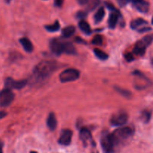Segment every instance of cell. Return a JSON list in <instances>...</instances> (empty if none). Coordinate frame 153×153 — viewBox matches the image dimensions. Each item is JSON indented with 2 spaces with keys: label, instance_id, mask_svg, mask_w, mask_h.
I'll return each instance as SVG.
<instances>
[{
  "label": "cell",
  "instance_id": "1",
  "mask_svg": "<svg viewBox=\"0 0 153 153\" xmlns=\"http://www.w3.org/2000/svg\"><path fill=\"white\" fill-rule=\"evenodd\" d=\"M58 67V64L53 61H43L34 69V76L38 80H43L49 77Z\"/></svg>",
  "mask_w": 153,
  "mask_h": 153
},
{
  "label": "cell",
  "instance_id": "2",
  "mask_svg": "<svg viewBox=\"0 0 153 153\" xmlns=\"http://www.w3.org/2000/svg\"><path fill=\"white\" fill-rule=\"evenodd\" d=\"M133 133H134V131L130 127H123V128L115 130L114 132L111 134V136L115 144L117 145L118 143L130 138L133 135Z\"/></svg>",
  "mask_w": 153,
  "mask_h": 153
},
{
  "label": "cell",
  "instance_id": "3",
  "mask_svg": "<svg viewBox=\"0 0 153 153\" xmlns=\"http://www.w3.org/2000/svg\"><path fill=\"white\" fill-rule=\"evenodd\" d=\"M152 41L153 34L147 35L146 37H143L141 40H140L136 43L135 46H134V50H133L134 55H138V56H141V55H144L146 48L152 43Z\"/></svg>",
  "mask_w": 153,
  "mask_h": 153
},
{
  "label": "cell",
  "instance_id": "4",
  "mask_svg": "<svg viewBox=\"0 0 153 153\" xmlns=\"http://www.w3.org/2000/svg\"><path fill=\"white\" fill-rule=\"evenodd\" d=\"M80 76V73L78 70L73 68L67 69L64 70L62 73L60 74V81L63 83H67V82H74L77 80Z\"/></svg>",
  "mask_w": 153,
  "mask_h": 153
},
{
  "label": "cell",
  "instance_id": "5",
  "mask_svg": "<svg viewBox=\"0 0 153 153\" xmlns=\"http://www.w3.org/2000/svg\"><path fill=\"white\" fill-rule=\"evenodd\" d=\"M14 94L11 90L4 88L0 92V106L1 107H7L13 101Z\"/></svg>",
  "mask_w": 153,
  "mask_h": 153
},
{
  "label": "cell",
  "instance_id": "6",
  "mask_svg": "<svg viewBox=\"0 0 153 153\" xmlns=\"http://www.w3.org/2000/svg\"><path fill=\"white\" fill-rule=\"evenodd\" d=\"M101 145L105 153H112L114 152V149L116 144L114 141L111 134H107L102 137Z\"/></svg>",
  "mask_w": 153,
  "mask_h": 153
},
{
  "label": "cell",
  "instance_id": "7",
  "mask_svg": "<svg viewBox=\"0 0 153 153\" xmlns=\"http://www.w3.org/2000/svg\"><path fill=\"white\" fill-rule=\"evenodd\" d=\"M28 82L27 80H19V81H15L13 80L11 78H7L5 80V88H7V89H17L20 90L22 89L24 87H25V85H27Z\"/></svg>",
  "mask_w": 153,
  "mask_h": 153
},
{
  "label": "cell",
  "instance_id": "8",
  "mask_svg": "<svg viewBox=\"0 0 153 153\" xmlns=\"http://www.w3.org/2000/svg\"><path fill=\"white\" fill-rule=\"evenodd\" d=\"M128 116L125 112H120L114 115L111 119V123L114 126H123L128 121Z\"/></svg>",
  "mask_w": 153,
  "mask_h": 153
},
{
  "label": "cell",
  "instance_id": "9",
  "mask_svg": "<svg viewBox=\"0 0 153 153\" xmlns=\"http://www.w3.org/2000/svg\"><path fill=\"white\" fill-rule=\"evenodd\" d=\"M80 139L85 146H90L94 144L92 134L88 128H82L80 131Z\"/></svg>",
  "mask_w": 153,
  "mask_h": 153
},
{
  "label": "cell",
  "instance_id": "10",
  "mask_svg": "<svg viewBox=\"0 0 153 153\" xmlns=\"http://www.w3.org/2000/svg\"><path fill=\"white\" fill-rule=\"evenodd\" d=\"M73 137V131L70 129H64L62 131L60 138L58 140V143L64 146H68L70 144Z\"/></svg>",
  "mask_w": 153,
  "mask_h": 153
},
{
  "label": "cell",
  "instance_id": "11",
  "mask_svg": "<svg viewBox=\"0 0 153 153\" xmlns=\"http://www.w3.org/2000/svg\"><path fill=\"white\" fill-rule=\"evenodd\" d=\"M50 49L52 53L56 55H60L63 53V43L58 40V39H52L50 41Z\"/></svg>",
  "mask_w": 153,
  "mask_h": 153
},
{
  "label": "cell",
  "instance_id": "12",
  "mask_svg": "<svg viewBox=\"0 0 153 153\" xmlns=\"http://www.w3.org/2000/svg\"><path fill=\"white\" fill-rule=\"evenodd\" d=\"M148 22H146L145 19H142V18H137V19H134V20L131 21V28L132 29L135 30H140L141 28H144V25H147Z\"/></svg>",
  "mask_w": 153,
  "mask_h": 153
},
{
  "label": "cell",
  "instance_id": "13",
  "mask_svg": "<svg viewBox=\"0 0 153 153\" xmlns=\"http://www.w3.org/2000/svg\"><path fill=\"white\" fill-rule=\"evenodd\" d=\"M63 52L67 55H76V50L73 43L70 42H64L63 43Z\"/></svg>",
  "mask_w": 153,
  "mask_h": 153
},
{
  "label": "cell",
  "instance_id": "14",
  "mask_svg": "<svg viewBox=\"0 0 153 153\" xmlns=\"http://www.w3.org/2000/svg\"><path fill=\"white\" fill-rule=\"evenodd\" d=\"M119 19V11H112L108 19V25L111 28H115Z\"/></svg>",
  "mask_w": 153,
  "mask_h": 153
},
{
  "label": "cell",
  "instance_id": "15",
  "mask_svg": "<svg viewBox=\"0 0 153 153\" xmlns=\"http://www.w3.org/2000/svg\"><path fill=\"white\" fill-rule=\"evenodd\" d=\"M21 45L22 46L23 49L26 51L27 52H31L34 49L33 47V44L31 43V42L30 41V40L27 37H22L19 40Z\"/></svg>",
  "mask_w": 153,
  "mask_h": 153
},
{
  "label": "cell",
  "instance_id": "16",
  "mask_svg": "<svg viewBox=\"0 0 153 153\" xmlns=\"http://www.w3.org/2000/svg\"><path fill=\"white\" fill-rule=\"evenodd\" d=\"M134 5L137 10H138L140 12H142V13H146L149 9V2L145 1V0H143V1H140V2L134 4Z\"/></svg>",
  "mask_w": 153,
  "mask_h": 153
},
{
  "label": "cell",
  "instance_id": "17",
  "mask_svg": "<svg viewBox=\"0 0 153 153\" xmlns=\"http://www.w3.org/2000/svg\"><path fill=\"white\" fill-rule=\"evenodd\" d=\"M47 126L49 127V129L52 130V131H54L57 127L56 117H55V115L54 114V113H52V112L49 114V117H48Z\"/></svg>",
  "mask_w": 153,
  "mask_h": 153
},
{
  "label": "cell",
  "instance_id": "18",
  "mask_svg": "<svg viewBox=\"0 0 153 153\" xmlns=\"http://www.w3.org/2000/svg\"><path fill=\"white\" fill-rule=\"evenodd\" d=\"M75 31H76V28L73 25H69L62 30V35L63 37H67V38L70 37L75 34Z\"/></svg>",
  "mask_w": 153,
  "mask_h": 153
},
{
  "label": "cell",
  "instance_id": "19",
  "mask_svg": "<svg viewBox=\"0 0 153 153\" xmlns=\"http://www.w3.org/2000/svg\"><path fill=\"white\" fill-rule=\"evenodd\" d=\"M105 14V12L104 7H101L100 8H99V10L94 15V21H95L96 23H99V22H101L104 18Z\"/></svg>",
  "mask_w": 153,
  "mask_h": 153
},
{
  "label": "cell",
  "instance_id": "20",
  "mask_svg": "<svg viewBox=\"0 0 153 153\" xmlns=\"http://www.w3.org/2000/svg\"><path fill=\"white\" fill-rule=\"evenodd\" d=\"M79 26L80 29L85 34H91V26L85 20H83V19L81 20L79 23Z\"/></svg>",
  "mask_w": 153,
  "mask_h": 153
},
{
  "label": "cell",
  "instance_id": "21",
  "mask_svg": "<svg viewBox=\"0 0 153 153\" xmlns=\"http://www.w3.org/2000/svg\"><path fill=\"white\" fill-rule=\"evenodd\" d=\"M94 54H95L96 56H97L99 59L106 60L108 58V56L107 54H106L105 52H103L102 50H101V49H94Z\"/></svg>",
  "mask_w": 153,
  "mask_h": 153
},
{
  "label": "cell",
  "instance_id": "22",
  "mask_svg": "<svg viewBox=\"0 0 153 153\" xmlns=\"http://www.w3.org/2000/svg\"><path fill=\"white\" fill-rule=\"evenodd\" d=\"M46 29L47 31H50V32H55V31H57L59 30L60 28V24L58 21H55V22L52 25H48L45 26Z\"/></svg>",
  "mask_w": 153,
  "mask_h": 153
},
{
  "label": "cell",
  "instance_id": "23",
  "mask_svg": "<svg viewBox=\"0 0 153 153\" xmlns=\"http://www.w3.org/2000/svg\"><path fill=\"white\" fill-rule=\"evenodd\" d=\"M150 118H151V113L149 111H144L142 113L141 119L144 123L149 122Z\"/></svg>",
  "mask_w": 153,
  "mask_h": 153
},
{
  "label": "cell",
  "instance_id": "24",
  "mask_svg": "<svg viewBox=\"0 0 153 153\" xmlns=\"http://www.w3.org/2000/svg\"><path fill=\"white\" fill-rule=\"evenodd\" d=\"M102 41H103L102 37L101 35H100V34H97V35H96L95 37H94V39H93L92 40V43H94V45L100 46V45H101L102 43Z\"/></svg>",
  "mask_w": 153,
  "mask_h": 153
},
{
  "label": "cell",
  "instance_id": "25",
  "mask_svg": "<svg viewBox=\"0 0 153 153\" xmlns=\"http://www.w3.org/2000/svg\"><path fill=\"white\" fill-rule=\"evenodd\" d=\"M116 91L117 92H119L120 94H122L123 96L124 97H129L130 95H131V93L129 91H128L127 90H124V89H121L120 88H116Z\"/></svg>",
  "mask_w": 153,
  "mask_h": 153
},
{
  "label": "cell",
  "instance_id": "26",
  "mask_svg": "<svg viewBox=\"0 0 153 153\" xmlns=\"http://www.w3.org/2000/svg\"><path fill=\"white\" fill-rule=\"evenodd\" d=\"M125 58L127 61L130 62V61H132L133 60H134V55H133L132 53L128 52V53L126 54L125 55Z\"/></svg>",
  "mask_w": 153,
  "mask_h": 153
},
{
  "label": "cell",
  "instance_id": "27",
  "mask_svg": "<svg viewBox=\"0 0 153 153\" xmlns=\"http://www.w3.org/2000/svg\"><path fill=\"white\" fill-rule=\"evenodd\" d=\"M117 1H118V3H119L120 6H125L127 4V2H128L127 0H117Z\"/></svg>",
  "mask_w": 153,
  "mask_h": 153
},
{
  "label": "cell",
  "instance_id": "28",
  "mask_svg": "<svg viewBox=\"0 0 153 153\" xmlns=\"http://www.w3.org/2000/svg\"><path fill=\"white\" fill-rule=\"evenodd\" d=\"M77 1L79 2V4H82V5H85V4H87L89 2V0H77Z\"/></svg>",
  "mask_w": 153,
  "mask_h": 153
},
{
  "label": "cell",
  "instance_id": "29",
  "mask_svg": "<svg viewBox=\"0 0 153 153\" xmlns=\"http://www.w3.org/2000/svg\"><path fill=\"white\" fill-rule=\"evenodd\" d=\"M86 16V13H84V12H79V13H77V17L79 18H83V17H85Z\"/></svg>",
  "mask_w": 153,
  "mask_h": 153
},
{
  "label": "cell",
  "instance_id": "30",
  "mask_svg": "<svg viewBox=\"0 0 153 153\" xmlns=\"http://www.w3.org/2000/svg\"><path fill=\"white\" fill-rule=\"evenodd\" d=\"M63 1H64V0H55V4L57 6H61V4H63Z\"/></svg>",
  "mask_w": 153,
  "mask_h": 153
},
{
  "label": "cell",
  "instance_id": "31",
  "mask_svg": "<svg viewBox=\"0 0 153 153\" xmlns=\"http://www.w3.org/2000/svg\"><path fill=\"white\" fill-rule=\"evenodd\" d=\"M6 115H7V114L5 111H0V120L6 117Z\"/></svg>",
  "mask_w": 153,
  "mask_h": 153
},
{
  "label": "cell",
  "instance_id": "32",
  "mask_svg": "<svg viewBox=\"0 0 153 153\" xmlns=\"http://www.w3.org/2000/svg\"><path fill=\"white\" fill-rule=\"evenodd\" d=\"M128 1H131V2H132L133 4H136V3H138L140 2V1H143V0H127Z\"/></svg>",
  "mask_w": 153,
  "mask_h": 153
},
{
  "label": "cell",
  "instance_id": "33",
  "mask_svg": "<svg viewBox=\"0 0 153 153\" xmlns=\"http://www.w3.org/2000/svg\"><path fill=\"white\" fill-rule=\"evenodd\" d=\"M76 40L78 42V43H85V42H84L85 40H82V39H81V38H79V37H77V38H76Z\"/></svg>",
  "mask_w": 153,
  "mask_h": 153
},
{
  "label": "cell",
  "instance_id": "34",
  "mask_svg": "<svg viewBox=\"0 0 153 153\" xmlns=\"http://www.w3.org/2000/svg\"><path fill=\"white\" fill-rule=\"evenodd\" d=\"M0 153H3L2 149H1V146H0Z\"/></svg>",
  "mask_w": 153,
  "mask_h": 153
},
{
  "label": "cell",
  "instance_id": "35",
  "mask_svg": "<svg viewBox=\"0 0 153 153\" xmlns=\"http://www.w3.org/2000/svg\"><path fill=\"white\" fill-rule=\"evenodd\" d=\"M31 153H37V152H34V151H33V152H31Z\"/></svg>",
  "mask_w": 153,
  "mask_h": 153
},
{
  "label": "cell",
  "instance_id": "36",
  "mask_svg": "<svg viewBox=\"0 0 153 153\" xmlns=\"http://www.w3.org/2000/svg\"><path fill=\"white\" fill-rule=\"evenodd\" d=\"M152 25H153V17H152Z\"/></svg>",
  "mask_w": 153,
  "mask_h": 153
},
{
  "label": "cell",
  "instance_id": "37",
  "mask_svg": "<svg viewBox=\"0 0 153 153\" xmlns=\"http://www.w3.org/2000/svg\"><path fill=\"white\" fill-rule=\"evenodd\" d=\"M0 146H1V142H0Z\"/></svg>",
  "mask_w": 153,
  "mask_h": 153
},
{
  "label": "cell",
  "instance_id": "38",
  "mask_svg": "<svg viewBox=\"0 0 153 153\" xmlns=\"http://www.w3.org/2000/svg\"><path fill=\"white\" fill-rule=\"evenodd\" d=\"M152 64H153V59H152Z\"/></svg>",
  "mask_w": 153,
  "mask_h": 153
},
{
  "label": "cell",
  "instance_id": "39",
  "mask_svg": "<svg viewBox=\"0 0 153 153\" xmlns=\"http://www.w3.org/2000/svg\"><path fill=\"white\" fill-rule=\"evenodd\" d=\"M96 153H97V152H96Z\"/></svg>",
  "mask_w": 153,
  "mask_h": 153
}]
</instances>
